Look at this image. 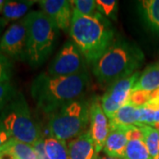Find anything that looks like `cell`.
<instances>
[{
  "label": "cell",
  "mask_w": 159,
  "mask_h": 159,
  "mask_svg": "<svg viewBox=\"0 0 159 159\" xmlns=\"http://www.w3.org/2000/svg\"><path fill=\"white\" fill-rule=\"evenodd\" d=\"M89 133L95 143L97 153L103 149V146L110 132L109 119L101 105V101L95 98L90 102L89 107Z\"/></svg>",
  "instance_id": "10"
},
{
  "label": "cell",
  "mask_w": 159,
  "mask_h": 159,
  "mask_svg": "<svg viewBox=\"0 0 159 159\" xmlns=\"http://www.w3.org/2000/svg\"><path fill=\"white\" fill-rule=\"evenodd\" d=\"M11 139V136L6 133V131L0 128V148Z\"/></svg>",
  "instance_id": "30"
},
{
  "label": "cell",
  "mask_w": 159,
  "mask_h": 159,
  "mask_svg": "<svg viewBox=\"0 0 159 159\" xmlns=\"http://www.w3.org/2000/svg\"><path fill=\"white\" fill-rule=\"evenodd\" d=\"M85 59L79 48L73 42L67 41L61 51L53 58L46 74L51 77L73 76L84 71Z\"/></svg>",
  "instance_id": "7"
},
{
  "label": "cell",
  "mask_w": 159,
  "mask_h": 159,
  "mask_svg": "<svg viewBox=\"0 0 159 159\" xmlns=\"http://www.w3.org/2000/svg\"><path fill=\"white\" fill-rule=\"evenodd\" d=\"M12 74V63L9 57L0 52V82L11 80Z\"/></svg>",
  "instance_id": "26"
},
{
  "label": "cell",
  "mask_w": 159,
  "mask_h": 159,
  "mask_svg": "<svg viewBox=\"0 0 159 159\" xmlns=\"http://www.w3.org/2000/svg\"><path fill=\"white\" fill-rule=\"evenodd\" d=\"M27 28V62L36 68L49 57L56 43L58 29L42 11L24 17Z\"/></svg>",
  "instance_id": "4"
},
{
  "label": "cell",
  "mask_w": 159,
  "mask_h": 159,
  "mask_svg": "<svg viewBox=\"0 0 159 159\" xmlns=\"http://www.w3.org/2000/svg\"><path fill=\"white\" fill-rule=\"evenodd\" d=\"M6 2V1H5V0H0V14H2V12H3Z\"/></svg>",
  "instance_id": "32"
},
{
  "label": "cell",
  "mask_w": 159,
  "mask_h": 159,
  "mask_svg": "<svg viewBox=\"0 0 159 159\" xmlns=\"http://www.w3.org/2000/svg\"><path fill=\"white\" fill-rule=\"evenodd\" d=\"M43 11L57 29L69 30L72 23L74 9L71 1L42 0L38 1Z\"/></svg>",
  "instance_id": "11"
},
{
  "label": "cell",
  "mask_w": 159,
  "mask_h": 159,
  "mask_svg": "<svg viewBox=\"0 0 159 159\" xmlns=\"http://www.w3.org/2000/svg\"><path fill=\"white\" fill-rule=\"evenodd\" d=\"M143 61L144 55L135 44L119 38L92 65V71L99 83L111 86L138 72Z\"/></svg>",
  "instance_id": "3"
},
{
  "label": "cell",
  "mask_w": 159,
  "mask_h": 159,
  "mask_svg": "<svg viewBox=\"0 0 159 159\" xmlns=\"http://www.w3.org/2000/svg\"><path fill=\"white\" fill-rule=\"evenodd\" d=\"M128 142L127 127L110 126V132L103 146V152L106 156L123 159L126 144Z\"/></svg>",
  "instance_id": "12"
},
{
  "label": "cell",
  "mask_w": 159,
  "mask_h": 159,
  "mask_svg": "<svg viewBox=\"0 0 159 159\" xmlns=\"http://www.w3.org/2000/svg\"><path fill=\"white\" fill-rule=\"evenodd\" d=\"M71 4L73 9L80 14L87 16H97L100 14L97 11V3L94 0H73Z\"/></svg>",
  "instance_id": "22"
},
{
  "label": "cell",
  "mask_w": 159,
  "mask_h": 159,
  "mask_svg": "<svg viewBox=\"0 0 159 159\" xmlns=\"http://www.w3.org/2000/svg\"><path fill=\"white\" fill-rule=\"evenodd\" d=\"M157 89H159V62L147 66V68L140 74L133 90L151 92Z\"/></svg>",
  "instance_id": "17"
},
{
  "label": "cell",
  "mask_w": 159,
  "mask_h": 159,
  "mask_svg": "<svg viewBox=\"0 0 159 159\" xmlns=\"http://www.w3.org/2000/svg\"><path fill=\"white\" fill-rule=\"evenodd\" d=\"M128 130V142L126 144L123 159H152L148 150L141 129L138 126H127Z\"/></svg>",
  "instance_id": "14"
},
{
  "label": "cell",
  "mask_w": 159,
  "mask_h": 159,
  "mask_svg": "<svg viewBox=\"0 0 159 159\" xmlns=\"http://www.w3.org/2000/svg\"><path fill=\"white\" fill-rule=\"evenodd\" d=\"M1 148L12 154L15 159H37L34 147L11 138Z\"/></svg>",
  "instance_id": "19"
},
{
  "label": "cell",
  "mask_w": 159,
  "mask_h": 159,
  "mask_svg": "<svg viewBox=\"0 0 159 159\" xmlns=\"http://www.w3.org/2000/svg\"><path fill=\"white\" fill-rule=\"evenodd\" d=\"M139 12L148 29L159 34V0H142L139 4Z\"/></svg>",
  "instance_id": "16"
},
{
  "label": "cell",
  "mask_w": 159,
  "mask_h": 159,
  "mask_svg": "<svg viewBox=\"0 0 159 159\" xmlns=\"http://www.w3.org/2000/svg\"><path fill=\"white\" fill-rule=\"evenodd\" d=\"M150 96L149 91L145 90H133L129 97L128 104L134 107H143L148 102Z\"/></svg>",
  "instance_id": "25"
},
{
  "label": "cell",
  "mask_w": 159,
  "mask_h": 159,
  "mask_svg": "<svg viewBox=\"0 0 159 159\" xmlns=\"http://www.w3.org/2000/svg\"><path fill=\"white\" fill-rule=\"evenodd\" d=\"M6 25V21L3 20V18H0V33H1L2 29H3V28H4Z\"/></svg>",
  "instance_id": "33"
},
{
  "label": "cell",
  "mask_w": 159,
  "mask_h": 159,
  "mask_svg": "<svg viewBox=\"0 0 159 159\" xmlns=\"http://www.w3.org/2000/svg\"><path fill=\"white\" fill-rule=\"evenodd\" d=\"M89 86V75L86 69L66 77H51L44 73L34 80L31 96L41 111L51 115L64 105L81 98Z\"/></svg>",
  "instance_id": "1"
},
{
  "label": "cell",
  "mask_w": 159,
  "mask_h": 159,
  "mask_svg": "<svg viewBox=\"0 0 159 159\" xmlns=\"http://www.w3.org/2000/svg\"><path fill=\"white\" fill-rule=\"evenodd\" d=\"M143 107H148V108L157 110L159 109V89L150 92V96L148 102Z\"/></svg>",
  "instance_id": "29"
},
{
  "label": "cell",
  "mask_w": 159,
  "mask_h": 159,
  "mask_svg": "<svg viewBox=\"0 0 159 159\" xmlns=\"http://www.w3.org/2000/svg\"><path fill=\"white\" fill-rule=\"evenodd\" d=\"M44 145L49 159H70L66 142L49 136L44 139Z\"/></svg>",
  "instance_id": "21"
},
{
  "label": "cell",
  "mask_w": 159,
  "mask_h": 159,
  "mask_svg": "<svg viewBox=\"0 0 159 159\" xmlns=\"http://www.w3.org/2000/svg\"><path fill=\"white\" fill-rule=\"evenodd\" d=\"M142 133L143 141L152 159L159 157V130L153 126L142 125L138 126Z\"/></svg>",
  "instance_id": "20"
},
{
  "label": "cell",
  "mask_w": 159,
  "mask_h": 159,
  "mask_svg": "<svg viewBox=\"0 0 159 159\" xmlns=\"http://www.w3.org/2000/svg\"><path fill=\"white\" fill-rule=\"evenodd\" d=\"M0 52L10 59L27 61V28L24 18L11 25L3 34Z\"/></svg>",
  "instance_id": "9"
},
{
  "label": "cell",
  "mask_w": 159,
  "mask_h": 159,
  "mask_svg": "<svg viewBox=\"0 0 159 159\" xmlns=\"http://www.w3.org/2000/svg\"><path fill=\"white\" fill-rule=\"evenodd\" d=\"M89 107L90 102L81 97L51 113L48 122L50 136L66 142L85 133L89 125Z\"/></svg>",
  "instance_id": "6"
},
{
  "label": "cell",
  "mask_w": 159,
  "mask_h": 159,
  "mask_svg": "<svg viewBox=\"0 0 159 159\" xmlns=\"http://www.w3.org/2000/svg\"><path fill=\"white\" fill-rule=\"evenodd\" d=\"M70 35L86 62L93 65L114 42V29L107 18L100 13L87 16L74 10Z\"/></svg>",
  "instance_id": "2"
},
{
  "label": "cell",
  "mask_w": 159,
  "mask_h": 159,
  "mask_svg": "<svg viewBox=\"0 0 159 159\" xmlns=\"http://www.w3.org/2000/svg\"><path fill=\"white\" fill-rule=\"evenodd\" d=\"M155 125V110L148 107H140V125ZM139 125V126H140Z\"/></svg>",
  "instance_id": "27"
},
{
  "label": "cell",
  "mask_w": 159,
  "mask_h": 159,
  "mask_svg": "<svg viewBox=\"0 0 159 159\" xmlns=\"http://www.w3.org/2000/svg\"><path fill=\"white\" fill-rule=\"evenodd\" d=\"M34 151L36 153L37 159H49L45 150V145H44V139H41L40 141L36 142L34 146Z\"/></svg>",
  "instance_id": "28"
},
{
  "label": "cell",
  "mask_w": 159,
  "mask_h": 159,
  "mask_svg": "<svg viewBox=\"0 0 159 159\" xmlns=\"http://www.w3.org/2000/svg\"><path fill=\"white\" fill-rule=\"evenodd\" d=\"M110 126L127 127L131 125H140V108L126 104L120 108L109 119Z\"/></svg>",
  "instance_id": "15"
},
{
  "label": "cell",
  "mask_w": 159,
  "mask_h": 159,
  "mask_svg": "<svg viewBox=\"0 0 159 159\" xmlns=\"http://www.w3.org/2000/svg\"><path fill=\"white\" fill-rule=\"evenodd\" d=\"M98 159H119V158H115V157H108V156H102V157H99Z\"/></svg>",
  "instance_id": "34"
},
{
  "label": "cell",
  "mask_w": 159,
  "mask_h": 159,
  "mask_svg": "<svg viewBox=\"0 0 159 159\" xmlns=\"http://www.w3.org/2000/svg\"><path fill=\"white\" fill-rule=\"evenodd\" d=\"M16 94L17 91L11 80L0 82V112Z\"/></svg>",
  "instance_id": "24"
},
{
  "label": "cell",
  "mask_w": 159,
  "mask_h": 159,
  "mask_svg": "<svg viewBox=\"0 0 159 159\" xmlns=\"http://www.w3.org/2000/svg\"><path fill=\"white\" fill-rule=\"evenodd\" d=\"M140 74V72H136L131 76L114 82L109 86L108 89L100 98L102 110L109 119L119 109L128 104L132 90Z\"/></svg>",
  "instance_id": "8"
},
{
  "label": "cell",
  "mask_w": 159,
  "mask_h": 159,
  "mask_svg": "<svg viewBox=\"0 0 159 159\" xmlns=\"http://www.w3.org/2000/svg\"><path fill=\"white\" fill-rule=\"evenodd\" d=\"M67 147L70 159H98L99 157L89 131L73 139L67 144Z\"/></svg>",
  "instance_id": "13"
},
{
  "label": "cell",
  "mask_w": 159,
  "mask_h": 159,
  "mask_svg": "<svg viewBox=\"0 0 159 159\" xmlns=\"http://www.w3.org/2000/svg\"><path fill=\"white\" fill-rule=\"evenodd\" d=\"M97 11L105 18H110L113 20H117L118 14V1L116 0H97Z\"/></svg>",
  "instance_id": "23"
},
{
  "label": "cell",
  "mask_w": 159,
  "mask_h": 159,
  "mask_svg": "<svg viewBox=\"0 0 159 159\" xmlns=\"http://www.w3.org/2000/svg\"><path fill=\"white\" fill-rule=\"evenodd\" d=\"M157 159H159V157H157Z\"/></svg>",
  "instance_id": "35"
},
{
  "label": "cell",
  "mask_w": 159,
  "mask_h": 159,
  "mask_svg": "<svg viewBox=\"0 0 159 159\" xmlns=\"http://www.w3.org/2000/svg\"><path fill=\"white\" fill-rule=\"evenodd\" d=\"M0 159H15V157L9 151L0 148Z\"/></svg>",
  "instance_id": "31"
},
{
  "label": "cell",
  "mask_w": 159,
  "mask_h": 159,
  "mask_svg": "<svg viewBox=\"0 0 159 159\" xmlns=\"http://www.w3.org/2000/svg\"><path fill=\"white\" fill-rule=\"evenodd\" d=\"M0 128L12 139L34 146L43 139L38 125L21 93L12 97L0 112Z\"/></svg>",
  "instance_id": "5"
},
{
  "label": "cell",
  "mask_w": 159,
  "mask_h": 159,
  "mask_svg": "<svg viewBox=\"0 0 159 159\" xmlns=\"http://www.w3.org/2000/svg\"><path fill=\"white\" fill-rule=\"evenodd\" d=\"M36 3V1H6L4 10L2 12V18L7 24L10 21L17 20L24 18L29 13L31 6Z\"/></svg>",
  "instance_id": "18"
}]
</instances>
